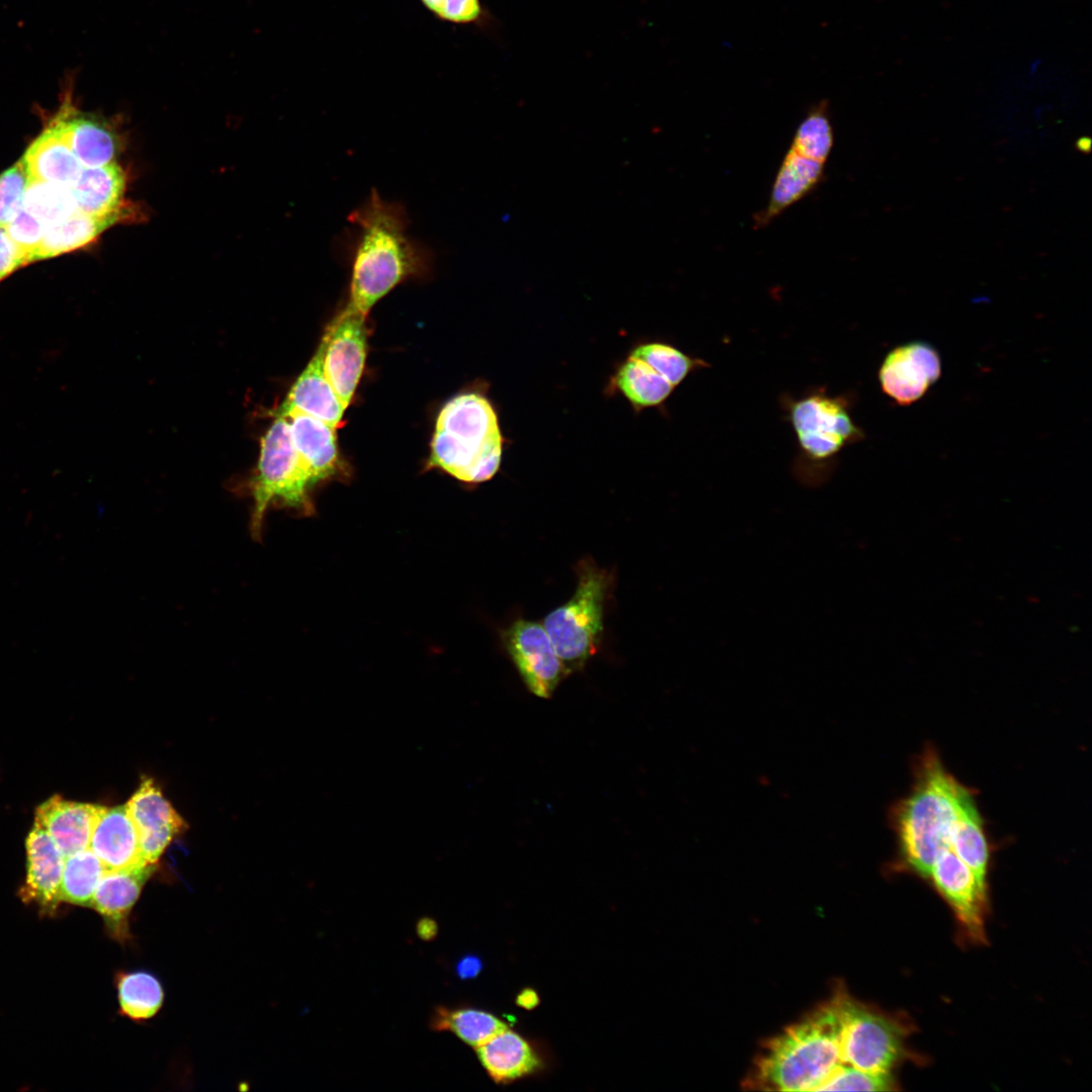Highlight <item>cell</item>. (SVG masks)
Listing matches in <instances>:
<instances>
[{
	"mask_svg": "<svg viewBox=\"0 0 1092 1092\" xmlns=\"http://www.w3.org/2000/svg\"><path fill=\"white\" fill-rule=\"evenodd\" d=\"M21 159L29 180L69 187L75 183L84 168L52 120L28 147Z\"/></svg>",
	"mask_w": 1092,
	"mask_h": 1092,
	"instance_id": "22",
	"label": "cell"
},
{
	"mask_svg": "<svg viewBox=\"0 0 1092 1092\" xmlns=\"http://www.w3.org/2000/svg\"><path fill=\"white\" fill-rule=\"evenodd\" d=\"M105 871L90 848L66 856L60 885V900L78 906L91 907L96 887Z\"/></svg>",
	"mask_w": 1092,
	"mask_h": 1092,
	"instance_id": "28",
	"label": "cell"
},
{
	"mask_svg": "<svg viewBox=\"0 0 1092 1092\" xmlns=\"http://www.w3.org/2000/svg\"><path fill=\"white\" fill-rule=\"evenodd\" d=\"M503 639L528 690L550 698L566 671L544 626L520 619L504 632Z\"/></svg>",
	"mask_w": 1092,
	"mask_h": 1092,
	"instance_id": "10",
	"label": "cell"
},
{
	"mask_svg": "<svg viewBox=\"0 0 1092 1092\" xmlns=\"http://www.w3.org/2000/svg\"><path fill=\"white\" fill-rule=\"evenodd\" d=\"M841 1016L842 1065L891 1074L907 1057L906 1038L913 1025L898 1014L876 1009L836 988Z\"/></svg>",
	"mask_w": 1092,
	"mask_h": 1092,
	"instance_id": "8",
	"label": "cell"
},
{
	"mask_svg": "<svg viewBox=\"0 0 1092 1092\" xmlns=\"http://www.w3.org/2000/svg\"><path fill=\"white\" fill-rule=\"evenodd\" d=\"M437 1031H451L465 1043L477 1048L508 1025L493 1014L474 1008L450 1009L438 1006L430 1020Z\"/></svg>",
	"mask_w": 1092,
	"mask_h": 1092,
	"instance_id": "27",
	"label": "cell"
},
{
	"mask_svg": "<svg viewBox=\"0 0 1092 1092\" xmlns=\"http://www.w3.org/2000/svg\"><path fill=\"white\" fill-rule=\"evenodd\" d=\"M416 931L422 940L430 941L438 934V924L433 918L423 917L418 921Z\"/></svg>",
	"mask_w": 1092,
	"mask_h": 1092,
	"instance_id": "39",
	"label": "cell"
},
{
	"mask_svg": "<svg viewBox=\"0 0 1092 1092\" xmlns=\"http://www.w3.org/2000/svg\"><path fill=\"white\" fill-rule=\"evenodd\" d=\"M516 1002L522 1008L531 1010L539 1004V996L533 989L527 988L518 994Z\"/></svg>",
	"mask_w": 1092,
	"mask_h": 1092,
	"instance_id": "40",
	"label": "cell"
},
{
	"mask_svg": "<svg viewBox=\"0 0 1092 1092\" xmlns=\"http://www.w3.org/2000/svg\"><path fill=\"white\" fill-rule=\"evenodd\" d=\"M124 188V173L114 162L101 167L83 168L71 186L78 210L94 216L120 212Z\"/></svg>",
	"mask_w": 1092,
	"mask_h": 1092,
	"instance_id": "24",
	"label": "cell"
},
{
	"mask_svg": "<svg viewBox=\"0 0 1092 1092\" xmlns=\"http://www.w3.org/2000/svg\"><path fill=\"white\" fill-rule=\"evenodd\" d=\"M28 181L22 159L0 175V226L5 228L22 208Z\"/></svg>",
	"mask_w": 1092,
	"mask_h": 1092,
	"instance_id": "35",
	"label": "cell"
},
{
	"mask_svg": "<svg viewBox=\"0 0 1092 1092\" xmlns=\"http://www.w3.org/2000/svg\"><path fill=\"white\" fill-rule=\"evenodd\" d=\"M324 341L299 377L291 386L280 408L295 407L337 429L345 407L323 370Z\"/></svg>",
	"mask_w": 1092,
	"mask_h": 1092,
	"instance_id": "21",
	"label": "cell"
},
{
	"mask_svg": "<svg viewBox=\"0 0 1092 1092\" xmlns=\"http://www.w3.org/2000/svg\"><path fill=\"white\" fill-rule=\"evenodd\" d=\"M941 360L930 344L913 341L891 350L878 378L882 391L899 405L920 399L940 377Z\"/></svg>",
	"mask_w": 1092,
	"mask_h": 1092,
	"instance_id": "11",
	"label": "cell"
},
{
	"mask_svg": "<svg viewBox=\"0 0 1092 1092\" xmlns=\"http://www.w3.org/2000/svg\"><path fill=\"white\" fill-rule=\"evenodd\" d=\"M27 875L21 889L26 902L34 903L42 913L54 914L59 906L60 885L65 855L36 822L26 839Z\"/></svg>",
	"mask_w": 1092,
	"mask_h": 1092,
	"instance_id": "15",
	"label": "cell"
},
{
	"mask_svg": "<svg viewBox=\"0 0 1092 1092\" xmlns=\"http://www.w3.org/2000/svg\"><path fill=\"white\" fill-rule=\"evenodd\" d=\"M117 994L121 1012L133 1020L153 1017L164 1000L160 982L146 972L121 975L117 981Z\"/></svg>",
	"mask_w": 1092,
	"mask_h": 1092,
	"instance_id": "30",
	"label": "cell"
},
{
	"mask_svg": "<svg viewBox=\"0 0 1092 1092\" xmlns=\"http://www.w3.org/2000/svg\"><path fill=\"white\" fill-rule=\"evenodd\" d=\"M26 264L24 255L12 242L6 229L0 226V281Z\"/></svg>",
	"mask_w": 1092,
	"mask_h": 1092,
	"instance_id": "37",
	"label": "cell"
},
{
	"mask_svg": "<svg viewBox=\"0 0 1092 1092\" xmlns=\"http://www.w3.org/2000/svg\"><path fill=\"white\" fill-rule=\"evenodd\" d=\"M46 225L23 207L5 226L12 242L24 255L27 264L41 243Z\"/></svg>",
	"mask_w": 1092,
	"mask_h": 1092,
	"instance_id": "36",
	"label": "cell"
},
{
	"mask_svg": "<svg viewBox=\"0 0 1092 1092\" xmlns=\"http://www.w3.org/2000/svg\"><path fill=\"white\" fill-rule=\"evenodd\" d=\"M121 216L122 211L94 216L78 210L64 220L46 225L41 243L31 256L30 263L50 259L90 244Z\"/></svg>",
	"mask_w": 1092,
	"mask_h": 1092,
	"instance_id": "25",
	"label": "cell"
},
{
	"mask_svg": "<svg viewBox=\"0 0 1092 1092\" xmlns=\"http://www.w3.org/2000/svg\"><path fill=\"white\" fill-rule=\"evenodd\" d=\"M89 848L107 871L148 864L143 857L139 832L126 804L105 807L95 824Z\"/></svg>",
	"mask_w": 1092,
	"mask_h": 1092,
	"instance_id": "18",
	"label": "cell"
},
{
	"mask_svg": "<svg viewBox=\"0 0 1092 1092\" xmlns=\"http://www.w3.org/2000/svg\"><path fill=\"white\" fill-rule=\"evenodd\" d=\"M575 571L577 585L573 596L549 613L543 623L566 674L581 669L597 652L612 584V575L590 558L581 559Z\"/></svg>",
	"mask_w": 1092,
	"mask_h": 1092,
	"instance_id": "7",
	"label": "cell"
},
{
	"mask_svg": "<svg viewBox=\"0 0 1092 1092\" xmlns=\"http://www.w3.org/2000/svg\"><path fill=\"white\" fill-rule=\"evenodd\" d=\"M348 221L351 278L347 305L359 313L367 316L395 286L430 274L433 253L410 235L402 204L384 199L373 189L348 215Z\"/></svg>",
	"mask_w": 1092,
	"mask_h": 1092,
	"instance_id": "1",
	"label": "cell"
},
{
	"mask_svg": "<svg viewBox=\"0 0 1092 1092\" xmlns=\"http://www.w3.org/2000/svg\"><path fill=\"white\" fill-rule=\"evenodd\" d=\"M630 355L649 364L674 387L680 384L692 371L709 366L704 360L693 358L677 348L660 342L640 344L631 351Z\"/></svg>",
	"mask_w": 1092,
	"mask_h": 1092,
	"instance_id": "32",
	"label": "cell"
},
{
	"mask_svg": "<svg viewBox=\"0 0 1092 1092\" xmlns=\"http://www.w3.org/2000/svg\"><path fill=\"white\" fill-rule=\"evenodd\" d=\"M1077 148L1079 150H1081L1082 152H1088L1089 149H1090V140H1089V138L1085 136V138L1079 139V141L1077 142Z\"/></svg>",
	"mask_w": 1092,
	"mask_h": 1092,
	"instance_id": "41",
	"label": "cell"
},
{
	"mask_svg": "<svg viewBox=\"0 0 1092 1092\" xmlns=\"http://www.w3.org/2000/svg\"><path fill=\"white\" fill-rule=\"evenodd\" d=\"M126 806L139 832L145 861L156 863L174 836L186 829V822L152 779H143Z\"/></svg>",
	"mask_w": 1092,
	"mask_h": 1092,
	"instance_id": "13",
	"label": "cell"
},
{
	"mask_svg": "<svg viewBox=\"0 0 1092 1092\" xmlns=\"http://www.w3.org/2000/svg\"><path fill=\"white\" fill-rule=\"evenodd\" d=\"M834 146V130L828 100L812 105L793 135L791 149L806 158L826 164Z\"/></svg>",
	"mask_w": 1092,
	"mask_h": 1092,
	"instance_id": "29",
	"label": "cell"
},
{
	"mask_svg": "<svg viewBox=\"0 0 1092 1092\" xmlns=\"http://www.w3.org/2000/svg\"><path fill=\"white\" fill-rule=\"evenodd\" d=\"M477 1057L488 1076L507 1084L540 1068L532 1045L519 1033L506 1028L476 1048Z\"/></svg>",
	"mask_w": 1092,
	"mask_h": 1092,
	"instance_id": "23",
	"label": "cell"
},
{
	"mask_svg": "<svg viewBox=\"0 0 1092 1092\" xmlns=\"http://www.w3.org/2000/svg\"><path fill=\"white\" fill-rule=\"evenodd\" d=\"M105 807L54 796L40 804L35 821L65 856L89 848L95 824Z\"/></svg>",
	"mask_w": 1092,
	"mask_h": 1092,
	"instance_id": "17",
	"label": "cell"
},
{
	"mask_svg": "<svg viewBox=\"0 0 1092 1092\" xmlns=\"http://www.w3.org/2000/svg\"><path fill=\"white\" fill-rule=\"evenodd\" d=\"M842 1065L837 990L762 1044L744 1085L762 1091H821Z\"/></svg>",
	"mask_w": 1092,
	"mask_h": 1092,
	"instance_id": "2",
	"label": "cell"
},
{
	"mask_svg": "<svg viewBox=\"0 0 1092 1092\" xmlns=\"http://www.w3.org/2000/svg\"><path fill=\"white\" fill-rule=\"evenodd\" d=\"M365 318L346 305L322 339L324 374L345 408L351 402L364 368Z\"/></svg>",
	"mask_w": 1092,
	"mask_h": 1092,
	"instance_id": "9",
	"label": "cell"
},
{
	"mask_svg": "<svg viewBox=\"0 0 1092 1092\" xmlns=\"http://www.w3.org/2000/svg\"><path fill=\"white\" fill-rule=\"evenodd\" d=\"M276 414L286 417L293 444L314 484L334 475L339 467L336 429L295 407L279 408Z\"/></svg>",
	"mask_w": 1092,
	"mask_h": 1092,
	"instance_id": "20",
	"label": "cell"
},
{
	"mask_svg": "<svg viewBox=\"0 0 1092 1092\" xmlns=\"http://www.w3.org/2000/svg\"><path fill=\"white\" fill-rule=\"evenodd\" d=\"M824 171L825 164L801 156L789 148L777 172L766 206L754 215V226L767 225L809 195L823 180Z\"/></svg>",
	"mask_w": 1092,
	"mask_h": 1092,
	"instance_id": "19",
	"label": "cell"
},
{
	"mask_svg": "<svg viewBox=\"0 0 1092 1092\" xmlns=\"http://www.w3.org/2000/svg\"><path fill=\"white\" fill-rule=\"evenodd\" d=\"M850 404L849 396L830 395L825 388L811 389L798 398L782 397L799 447L795 468L802 477L832 468L846 447L864 439L851 418Z\"/></svg>",
	"mask_w": 1092,
	"mask_h": 1092,
	"instance_id": "5",
	"label": "cell"
},
{
	"mask_svg": "<svg viewBox=\"0 0 1092 1092\" xmlns=\"http://www.w3.org/2000/svg\"><path fill=\"white\" fill-rule=\"evenodd\" d=\"M612 385L636 411L662 404L675 388L649 364L632 355L618 367Z\"/></svg>",
	"mask_w": 1092,
	"mask_h": 1092,
	"instance_id": "26",
	"label": "cell"
},
{
	"mask_svg": "<svg viewBox=\"0 0 1092 1092\" xmlns=\"http://www.w3.org/2000/svg\"><path fill=\"white\" fill-rule=\"evenodd\" d=\"M502 455L497 416L485 396L464 393L443 406L431 443L430 467L461 481L483 482L497 472Z\"/></svg>",
	"mask_w": 1092,
	"mask_h": 1092,
	"instance_id": "4",
	"label": "cell"
},
{
	"mask_svg": "<svg viewBox=\"0 0 1092 1092\" xmlns=\"http://www.w3.org/2000/svg\"><path fill=\"white\" fill-rule=\"evenodd\" d=\"M313 485L309 469L293 444L286 417L276 414L262 437L258 467L250 485L253 539L261 541L264 517L272 505L311 515L314 509L309 490Z\"/></svg>",
	"mask_w": 1092,
	"mask_h": 1092,
	"instance_id": "6",
	"label": "cell"
},
{
	"mask_svg": "<svg viewBox=\"0 0 1092 1092\" xmlns=\"http://www.w3.org/2000/svg\"><path fill=\"white\" fill-rule=\"evenodd\" d=\"M22 207L44 225L78 211L71 187L34 180L28 181Z\"/></svg>",
	"mask_w": 1092,
	"mask_h": 1092,
	"instance_id": "31",
	"label": "cell"
},
{
	"mask_svg": "<svg viewBox=\"0 0 1092 1092\" xmlns=\"http://www.w3.org/2000/svg\"><path fill=\"white\" fill-rule=\"evenodd\" d=\"M482 969L481 961L478 957L468 954L462 958L457 966L456 972L461 979L475 978Z\"/></svg>",
	"mask_w": 1092,
	"mask_h": 1092,
	"instance_id": "38",
	"label": "cell"
},
{
	"mask_svg": "<svg viewBox=\"0 0 1092 1092\" xmlns=\"http://www.w3.org/2000/svg\"><path fill=\"white\" fill-rule=\"evenodd\" d=\"M155 863L105 871L93 895V907L104 919L111 936L120 942L129 937L128 917Z\"/></svg>",
	"mask_w": 1092,
	"mask_h": 1092,
	"instance_id": "16",
	"label": "cell"
},
{
	"mask_svg": "<svg viewBox=\"0 0 1092 1092\" xmlns=\"http://www.w3.org/2000/svg\"><path fill=\"white\" fill-rule=\"evenodd\" d=\"M59 128L69 149L84 168L105 166L117 155V138L105 121L77 110L71 96L52 120Z\"/></svg>",
	"mask_w": 1092,
	"mask_h": 1092,
	"instance_id": "14",
	"label": "cell"
},
{
	"mask_svg": "<svg viewBox=\"0 0 1092 1092\" xmlns=\"http://www.w3.org/2000/svg\"><path fill=\"white\" fill-rule=\"evenodd\" d=\"M437 20L460 26L492 31L493 16L481 0H419Z\"/></svg>",
	"mask_w": 1092,
	"mask_h": 1092,
	"instance_id": "33",
	"label": "cell"
},
{
	"mask_svg": "<svg viewBox=\"0 0 1092 1092\" xmlns=\"http://www.w3.org/2000/svg\"><path fill=\"white\" fill-rule=\"evenodd\" d=\"M928 878L952 907L969 936L985 941L984 914L987 888L974 872L951 850L941 852L934 861Z\"/></svg>",
	"mask_w": 1092,
	"mask_h": 1092,
	"instance_id": "12",
	"label": "cell"
},
{
	"mask_svg": "<svg viewBox=\"0 0 1092 1092\" xmlns=\"http://www.w3.org/2000/svg\"><path fill=\"white\" fill-rule=\"evenodd\" d=\"M973 799L971 790L948 772L938 754L926 749L916 766L910 793L890 813L905 866L928 878L937 856L951 850L958 819Z\"/></svg>",
	"mask_w": 1092,
	"mask_h": 1092,
	"instance_id": "3",
	"label": "cell"
},
{
	"mask_svg": "<svg viewBox=\"0 0 1092 1092\" xmlns=\"http://www.w3.org/2000/svg\"><path fill=\"white\" fill-rule=\"evenodd\" d=\"M895 1089L897 1087L892 1074L873 1073L841 1065L826 1081L821 1091H890Z\"/></svg>",
	"mask_w": 1092,
	"mask_h": 1092,
	"instance_id": "34",
	"label": "cell"
}]
</instances>
